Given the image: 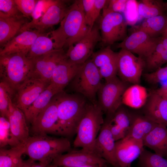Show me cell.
Masks as SVG:
<instances>
[{
    "label": "cell",
    "mask_w": 167,
    "mask_h": 167,
    "mask_svg": "<svg viewBox=\"0 0 167 167\" xmlns=\"http://www.w3.org/2000/svg\"><path fill=\"white\" fill-rule=\"evenodd\" d=\"M104 167H109V166H108L107 165V164H106L104 166Z\"/></svg>",
    "instance_id": "51"
},
{
    "label": "cell",
    "mask_w": 167,
    "mask_h": 167,
    "mask_svg": "<svg viewBox=\"0 0 167 167\" xmlns=\"http://www.w3.org/2000/svg\"><path fill=\"white\" fill-rule=\"evenodd\" d=\"M144 60V68L148 72L154 71L167 63V50L164 48L161 40L153 52Z\"/></svg>",
    "instance_id": "33"
},
{
    "label": "cell",
    "mask_w": 167,
    "mask_h": 167,
    "mask_svg": "<svg viewBox=\"0 0 167 167\" xmlns=\"http://www.w3.org/2000/svg\"><path fill=\"white\" fill-rule=\"evenodd\" d=\"M81 65L73 63L67 58L64 59L54 70L50 83L60 92H63L75 76Z\"/></svg>",
    "instance_id": "23"
},
{
    "label": "cell",
    "mask_w": 167,
    "mask_h": 167,
    "mask_svg": "<svg viewBox=\"0 0 167 167\" xmlns=\"http://www.w3.org/2000/svg\"><path fill=\"white\" fill-rule=\"evenodd\" d=\"M13 91L5 83L0 84V112L1 116L7 118L9 100Z\"/></svg>",
    "instance_id": "37"
},
{
    "label": "cell",
    "mask_w": 167,
    "mask_h": 167,
    "mask_svg": "<svg viewBox=\"0 0 167 167\" xmlns=\"http://www.w3.org/2000/svg\"><path fill=\"white\" fill-rule=\"evenodd\" d=\"M35 161L30 158L27 160L24 161L22 167H32L33 163Z\"/></svg>",
    "instance_id": "46"
},
{
    "label": "cell",
    "mask_w": 167,
    "mask_h": 167,
    "mask_svg": "<svg viewBox=\"0 0 167 167\" xmlns=\"http://www.w3.org/2000/svg\"><path fill=\"white\" fill-rule=\"evenodd\" d=\"M48 167H58V166H55V165H53L52 164H51Z\"/></svg>",
    "instance_id": "50"
},
{
    "label": "cell",
    "mask_w": 167,
    "mask_h": 167,
    "mask_svg": "<svg viewBox=\"0 0 167 167\" xmlns=\"http://www.w3.org/2000/svg\"><path fill=\"white\" fill-rule=\"evenodd\" d=\"M50 83L39 79H28L15 91L13 103L24 113Z\"/></svg>",
    "instance_id": "16"
},
{
    "label": "cell",
    "mask_w": 167,
    "mask_h": 167,
    "mask_svg": "<svg viewBox=\"0 0 167 167\" xmlns=\"http://www.w3.org/2000/svg\"><path fill=\"white\" fill-rule=\"evenodd\" d=\"M143 113L155 122L167 127V100L154 90L148 94Z\"/></svg>",
    "instance_id": "20"
},
{
    "label": "cell",
    "mask_w": 167,
    "mask_h": 167,
    "mask_svg": "<svg viewBox=\"0 0 167 167\" xmlns=\"http://www.w3.org/2000/svg\"><path fill=\"white\" fill-rule=\"evenodd\" d=\"M157 124L144 115L133 114L131 125L126 137L143 141Z\"/></svg>",
    "instance_id": "27"
},
{
    "label": "cell",
    "mask_w": 167,
    "mask_h": 167,
    "mask_svg": "<svg viewBox=\"0 0 167 167\" xmlns=\"http://www.w3.org/2000/svg\"><path fill=\"white\" fill-rule=\"evenodd\" d=\"M86 22L91 31L94 26L92 16L95 0H82Z\"/></svg>",
    "instance_id": "42"
},
{
    "label": "cell",
    "mask_w": 167,
    "mask_h": 167,
    "mask_svg": "<svg viewBox=\"0 0 167 167\" xmlns=\"http://www.w3.org/2000/svg\"><path fill=\"white\" fill-rule=\"evenodd\" d=\"M128 87V84L117 76L102 83L97 93V105L106 114V118L112 119L122 105V96Z\"/></svg>",
    "instance_id": "7"
},
{
    "label": "cell",
    "mask_w": 167,
    "mask_h": 167,
    "mask_svg": "<svg viewBox=\"0 0 167 167\" xmlns=\"http://www.w3.org/2000/svg\"><path fill=\"white\" fill-rule=\"evenodd\" d=\"M21 143L13 135L11 131L8 119L5 117H0V148L9 145L12 147L18 146Z\"/></svg>",
    "instance_id": "35"
},
{
    "label": "cell",
    "mask_w": 167,
    "mask_h": 167,
    "mask_svg": "<svg viewBox=\"0 0 167 167\" xmlns=\"http://www.w3.org/2000/svg\"><path fill=\"white\" fill-rule=\"evenodd\" d=\"M60 92L50 83L24 112L26 120L32 123L37 115L48 105L53 98Z\"/></svg>",
    "instance_id": "26"
},
{
    "label": "cell",
    "mask_w": 167,
    "mask_h": 167,
    "mask_svg": "<svg viewBox=\"0 0 167 167\" xmlns=\"http://www.w3.org/2000/svg\"><path fill=\"white\" fill-rule=\"evenodd\" d=\"M127 23L120 13H110L101 16L99 26L101 41L108 46L119 41H123L127 36Z\"/></svg>",
    "instance_id": "9"
},
{
    "label": "cell",
    "mask_w": 167,
    "mask_h": 167,
    "mask_svg": "<svg viewBox=\"0 0 167 167\" xmlns=\"http://www.w3.org/2000/svg\"><path fill=\"white\" fill-rule=\"evenodd\" d=\"M166 4H167V3ZM167 34V26H166V28L165 29V32H164L162 34V35H165V34Z\"/></svg>",
    "instance_id": "49"
},
{
    "label": "cell",
    "mask_w": 167,
    "mask_h": 167,
    "mask_svg": "<svg viewBox=\"0 0 167 167\" xmlns=\"http://www.w3.org/2000/svg\"><path fill=\"white\" fill-rule=\"evenodd\" d=\"M137 5L138 13L145 19L164 15L165 4L161 0H141Z\"/></svg>",
    "instance_id": "31"
},
{
    "label": "cell",
    "mask_w": 167,
    "mask_h": 167,
    "mask_svg": "<svg viewBox=\"0 0 167 167\" xmlns=\"http://www.w3.org/2000/svg\"><path fill=\"white\" fill-rule=\"evenodd\" d=\"M139 167H167V160L144 148L139 157Z\"/></svg>",
    "instance_id": "34"
},
{
    "label": "cell",
    "mask_w": 167,
    "mask_h": 167,
    "mask_svg": "<svg viewBox=\"0 0 167 167\" xmlns=\"http://www.w3.org/2000/svg\"><path fill=\"white\" fill-rule=\"evenodd\" d=\"M108 163L94 152L81 149L70 151L54 158L51 164L59 167H78L90 164H104Z\"/></svg>",
    "instance_id": "17"
},
{
    "label": "cell",
    "mask_w": 167,
    "mask_h": 167,
    "mask_svg": "<svg viewBox=\"0 0 167 167\" xmlns=\"http://www.w3.org/2000/svg\"></svg>",
    "instance_id": "54"
},
{
    "label": "cell",
    "mask_w": 167,
    "mask_h": 167,
    "mask_svg": "<svg viewBox=\"0 0 167 167\" xmlns=\"http://www.w3.org/2000/svg\"><path fill=\"white\" fill-rule=\"evenodd\" d=\"M101 41L99 27L94 26L91 31L80 41L68 48L66 53L67 59L76 64H83L91 57L96 45Z\"/></svg>",
    "instance_id": "13"
},
{
    "label": "cell",
    "mask_w": 167,
    "mask_h": 167,
    "mask_svg": "<svg viewBox=\"0 0 167 167\" xmlns=\"http://www.w3.org/2000/svg\"><path fill=\"white\" fill-rule=\"evenodd\" d=\"M145 80L148 83L156 84L167 80V65L160 67L154 71L146 73L143 75Z\"/></svg>",
    "instance_id": "38"
},
{
    "label": "cell",
    "mask_w": 167,
    "mask_h": 167,
    "mask_svg": "<svg viewBox=\"0 0 167 167\" xmlns=\"http://www.w3.org/2000/svg\"><path fill=\"white\" fill-rule=\"evenodd\" d=\"M48 35L43 33L37 37L28 51L27 58L31 59L55 49L54 42Z\"/></svg>",
    "instance_id": "32"
},
{
    "label": "cell",
    "mask_w": 167,
    "mask_h": 167,
    "mask_svg": "<svg viewBox=\"0 0 167 167\" xmlns=\"http://www.w3.org/2000/svg\"><path fill=\"white\" fill-rule=\"evenodd\" d=\"M7 118L13 135L21 143L24 142L30 137L27 120L24 112L13 103L11 98Z\"/></svg>",
    "instance_id": "22"
},
{
    "label": "cell",
    "mask_w": 167,
    "mask_h": 167,
    "mask_svg": "<svg viewBox=\"0 0 167 167\" xmlns=\"http://www.w3.org/2000/svg\"><path fill=\"white\" fill-rule=\"evenodd\" d=\"M102 79L97 68L91 59L81 65L71 81L73 91L79 94L94 104H97L96 96Z\"/></svg>",
    "instance_id": "6"
},
{
    "label": "cell",
    "mask_w": 167,
    "mask_h": 167,
    "mask_svg": "<svg viewBox=\"0 0 167 167\" xmlns=\"http://www.w3.org/2000/svg\"><path fill=\"white\" fill-rule=\"evenodd\" d=\"M143 142L125 137L115 142V154L119 167H130L144 149Z\"/></svg>",
    "instance_id": "19"
},
{
    "label": "cell",
    "mask_w": 167,
    "mask_h": 167,
    "mask_svg": "<svg viewBox=\"0 0 167 167\" xmlns=\"http://www.w3.org/2000/svg\"><path fill=\"white\" fill-rule=\"evenodd\" d=\"M112 119L106 118L96 139L94 152L113 167H119L115 154V141L110 130Z\"/></svg>",
    "instance_id": "15"
},
{
    "label": "cell",
    "mask_w": 167,
    "mask_h": 167,
    "mask_svg": "<svg viewBox=\"0 0 167 167\" xmlns=\"http://www.w3.org/2000/svg\"><path fill=\"white\" fill-rule=\"evenodd\" d=\"M166 159L167 160V158H166Z\"/></svg>",
    "instance_id": "52"
},
{
    "label": "cell",
    "mask_w": 167,
    "mask_h": 167,
    "mask_svg": "<svg viewBox=\"0 0 167 167\" xmlns=\"http://www.w3.org/2000/svg\"><path fill=\"white\" fill-rule=\"evenodd\" d=\"M161 38H153L143 32L133 30L117 46L135 54L144 60L155 50Z\"/></svg>",
    "instance_id": "11"
},
{
    "label": "cell",
    "mask_w": 167,
    "mask_h": 167,
    "mask_svg": "<svg viewBox=\"0 0 167 167\" xmlns=\"http://www.w3.org/2000/svg\"><path fill=\"white\" fill-rule=\"evenodd\" d=\"M67 58L63 49H54L45 54L30 59L31 64L30 79H39L50 83L53 72L57 65Z\"/></svg>",
    "instance_id": "8"
},
{
    "label": "cell",
    "mask_w": 167,
    "mask_h": 167,
    "mask_svg": "<svg viewBox=\"0 0 167 167\" xmlns=\"http://www.w3.org/2000/svg\"><path fill=\"white\" fill-rule=\"evenodd\" d=\"M59 135L71 137L76 134L88 102L79 94H68L63 91L56 95Z\"/></svg>",
    "instance_id": "2"
},
{
    "label": "cell",
    "mask_w": 167,
    "mask_h": 167,
    "mask_svg": "<svg viewBox=\"0 0 167 167\" xmlns=\"http://www.w3.org/2000/svg\"><path fill=\"white\" fill-rule=\"evenodd\" d=\"M103 113L97 104L88 103L73 142L75 147L94 152L96 139L104 122Z\"/></svg>",
    "instance_id": "4"
},
{
    "label": "cell",
    "mask_w": 167,
    "mask_h": 167,
    "mask_svg": "<svg viewBox=\"0 0 167 167\" xmlns=\"http://www.w3.org/2000/svg\"><path fill=\"white\" fill-rule=\"evenodd\" d=\"M90 31L85 18L82 0L75 1L58 28L50 32L55 49L68 48L80 41Z\"/></svg>",
    "instance_id": "1"
},
{
    "label": "cell",
    "mask_w": 167,
    "mask_h": 167,
    "mask_svg": "<svg viewBox=\"0 0 167 167\" xmlns=\"http://www.w3.org/2000/svg\"><path fill=\"white\" fill-rule=\"evenodd\" d=\"M128 1L127 0H107L103 9L102 15L110 13H121L124 12Z\"/></svg>",
    "instance_id": "39"
},
{
    "label": "cell",
    "mask_w": 167,
    "mask_h": 167,
    "mask_svg": "<svg viewBox=\"0 0 167 167\" xmlns=\"http://www.w3.org/2000/svg\"><path fill=\"white\" fill-rule=\"evenodd\" d=\"M25 151L24 142L9 149L0 148V167H22L24 161L22 156Z\"/></svg>",
    "instance_id": "30"
},
{
    "label": "cell",
    "mask_w": 167,
    "mask_h": 167,
    "mask_svg": "<svg viewBox=\"0 0 167 167\" xmlns=\"http://www.w3.org/2000/svg\"><path fill=\"white\" fill-rule=\"evenodd\" d=\"M42 34L43 33L37 30L31 29L20 33L3 46L0 50V55H8L19 52L28 54L34 41Z\"/></svg>",
    "instance_id": "21"
},
{
    "label": "cell",
    "mask_w": 167,
    "mask_h": 167,
    "mask_svg": "<svg viewBox=\"0 0 167 167\" xmlns=\"http://www.w3.org/2000/svg\"><path fill=\"white\" fill-rule=\"evenodd\" d=\"M18 9L24 16L29 18L32 15L38 0H15Z\"/></svg>",
    "instance_id": "40"
},
{
    "label": "cell",
    "mask_w": 167,
    "mask_h": 167,
    "mask_svg": "<svg viewBox=\"0 0 167 167\" xmlns=\"http://www.w3.org/2000/svg\"><path fill=\"white\" fill-rule=\"evenodd\" d=\"M157 93L167 100V83L160 88L154 90Z\"/></svg>",
    "instance_id": "44"
},
{
    "label": "cell",
    "mask_w": 167,
    "mask_h": 167,
    "mask_svg": "<svg viewBox=\"0 0 167 167\" xmlns=\"http://www.w3.org/2000/svg\"><path fill=\"white\" fill-rule=\"evenodd\" d=\"M107 163L104 164H90L84 165L78 167H104Z\"/></svg>",
    "instance_id": "48"
},
{
    "label": "cell",
    "mask_w": 167,
    "mask_h": 167,
    "mask_svg": "<svg viewBox=\"0 0 167 167\" xmlns=\"http://www.w3.org/2000/svg\"><path fill=\"white\" fill-rule=\"evenodd\" d=\"M49 166L41 162L35 163L34 162L33 163L32 167H48Z\"/></svg>",
    "instance_id": "47"
},
{
    "label": "cell",
    "mask_w": 167,
    "mask_h": 167,
    "mask_svg": "<svg viewBox=\"0 0 167 167\" xmlns=\"http://www.w3.org/2000/svg\"><path fill=\"white\" fill-rule=\"evenodd\" d=\"M0 12L9 16L23 15L18 9L15 0H0Z\"/></svg>",
    "instance_id": "41"
},
{
    "label": "cell",
    "mask_w": 167,
    "mask_h": 167,
    "mask_svg": "<svg viewBox=\"0 0 167 167\" xmlns=\"http://www.w3.org/2000/svg\"><path fill=\"white\" fill-rule=\"evenodd\" d=\"M24 154L34 161H38L47 165L59 155L71 151V144L68 139L56 138L47 135H34L24 142Z\"/></svg>",
    "instance_id": "3"
},
{
    "label": "cell",
    "mask_w": 167,
    "mask_h": 167,
    "mask_svg": "<svg viewBox=\"0 0 167 167\" xmlns=\"http://www.w3.org/2000/svg\"><path fill=\"white\" fill-rule=\"evenodd\" d=\"M133 114L130 113L122 105L117 109L112 119V123L116 124L128 132L132 124Z\"/></svg>",
    "instance_id": "36"
},
{
    "label": "cell",
    "mask_w": 167,
    "mask_h": 167,
    "mask_svg": "<svg viewBox=\"0 0 167 167\" xmlns=\"http://www.w3.org/2000/svg\"><path fill=\"white\" fill-rule=\"evenodd\" d=\"M166 65H167V64H166Z\"/></svg>",
    "instance_id": "53"
},
{
    "label": "cell",
    "mask_w": 167,
    "mask_h": 167,
    "mask_svg": "<svg viewBox=\"0 0 167 167\" xmlns=\"http://www.w3.org/2000/svg\"><path fill=\"white\" fill-rule=\"evenodd\" d=\"M161 41L164 49L167 50V34L162 35Z\"/></svg>",
    "instance_id": "45"
},
{
    "label": "cell",
    "mask_w": 167,
    "mask_h": 167,
    "mask_svg": "<svg viewBox=\"0 0 167 167\" xmlns=\"http://www.w3.org/2000/svg\"><path fill=\"white\" fill-rule=\"evenodd\" d=\"M118 53L114 52L110 46L94 52L91 57L105 81L111 79L117 75Z\"/></svg>",
    "instance_id": "18"
},
{
    "label": "cell",
    "mask_w": 167,
    "mask_h": 167,
    "mask_svg": "<svg viewBox=\"0 0 167 167\" xmlns=\"http://www.w3.org/2000/svg\"><path fill=\"white\" fill-rule=\"evenodd\" d=\"M117 75L127 84H139L145 68L144 59L130 52L121 49L118 53Z\"/></svg>",
    "instance_id": "10"
},
{
    "label": "cell",
    "mask_w": 167,
    "mask_h": 167,
    "mask_svg": "<svg viewBox=\"0 0 167 167\" xmlns=\"http://www.w3.org/2000/svg\"><path fill=\"white\" fill-rule=\"evenodd\" d=\"M110 130L115 142L124 138L128 133L127 131L112 122L110 125Z\"/></svg>",
    "instance_id": "43"
},
{
    "label": "cell",
    "mask_w": 167,
    "mask_h": 167,
    "mask_svg": "<svg viewBox=\"0 0 167 167\" xmlns=\"http://www.w3.org/2000/svg\"><path fill=\"white\" fill-rule=\"evenodd\" d=\"M23 15L11 16L0 12V44L4 46L28 22Z\"/></svg>",
    "instance_id": "24"
},
{
    "label": "cell",
    "mask_w": 167,
    "mask_h": 167,
    "mask_svg": "<svg viewBox=\"0 0 167 167\" xmlns=\"http://www.w3.org/2000/svg\"><path fill=\"white\" fill-rule=\"evenodd\" d=\"M148 96L144 87L139 84H133L128 87L124 92L122 103L134 109H139L144 105Z\"/></svg>",
    "instance_id": "28"
},
{
    "label": "cell",
    "mask_w": 167,
    "mask_h": 167,
    "mask_svg": "<svg viewBox=\"0 0 167 167\" xmlns=\"http://www.w3.org/2000/svg\"><path fill=\"white\" fill-rule=\"evenodd\" d=\"M69 7L65 1L55 0L41 17L25 24L19 32L33 28L44 33L46 30L61 23Z\"/></svg>",
    "instance_id": "12"
},
{
    "label": "cell",
    "mask_w": 167,
    "mask_h": 167,
    "mask_svg": "<svg viewBox=\"0 0 167 167\" xmlns=\"http://www.w3.org/2000/svg\"><path fill=\"white\" fill-rule=\"evenodd\" d=\"M144 146L153 150L155 153L167 158V127L157 124L144 137Z\"/></svg>",
    "instance_id": "25"
},
{
    "label": "cell",
    "mask_w": 167,
    "mask_h": 167,
    "mask_svg": "<svg viewBox=\"0 0 167 167\" xmlns=\"http://www.w3.org/2000/svg\"><path fill=\"white\" fill-rule=\"evenodd\" d=\"M167 24V17L162 15L145 19L134 26L133 30L140 31L153 38H158L165 32Z\"/></svg>",
    "instance_id": "29"
},
{
    "label": "cell",
    "mask_w": 167,
    "mask_h": 167,
    "mask_svg": "<svg viewBox=\"0 0 167 167\" xmlns=\"http://www.w3.org/2000/svg\"><path fill=\"white\" fill-rule=\"evenodd\" d=\"M55 95L32 122V131L34 135L49 134L59 135L57 102Z\"/></svg>",
    "instance_id": "14"
},
{
    "label": "cell",
    "mask_w": 167,
    "mask_h": 167,
    "mask_svg": "<svg viewBox=\"0 0 167 167\" xmlns=\"http://www.w3.org/2000/svg\"><path fill=\"white\" fill-rule=\"evenodd\" d=\"M27 53L19 52L0 56V74L2 82L14 92L30 79L31 71L30 59Z\"/></svg>",
    "instance_id": "5"
}]
</instances>
